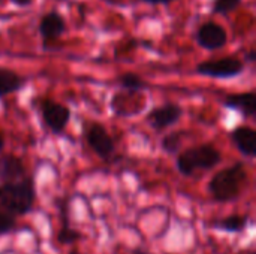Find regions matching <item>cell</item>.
I'll use <instances>...</instances> for the list:
<instances>
[{
	"label": "cell",
	"mask_w": 256,
	"mask_h": 254,
	"mask_svg": "<svg viewBox=\"0 0 256 254\" xmlns=\"http://www.w3.org/2000/svg\"><path fill=\"white\" fill-rule=\"evenodd\" d=\"M249 181V172L243 162H236L225 169L218 171L208 181L207 192L219 204L237 201Z\"/></svg>",
	"instance_id": "obj_1"
},
{
	"label": "cell",
	"mask_w": 256,
	"mask_h": 254,
	"mask_svg": "<svg viewBox=\"0 0 256 254\" xmlns=\"http://www.w3.org/2000/svg\"><path fill=\"white\" fill-rule=\"evenodd\" d=\"M36 201V183L26 177L16 183L0 184V208L14 217H22L33 210Z\"/></svg>",
	"instance_id": "obj_2"
},
{
	"label": "cell",
	"mask_w": 256,
	"mask_h": 254,
	"mask_svg": "<svg viewBox=\"0 0 256 254\" xmlns=\"http://www.w3.org/2000/svg\"><path fill=\"white\" fill-rule=\"evenodd\" d=\"M222 162V153L213 144H201L177 154L176 166L180 175L192 177L196 171H210Z\"/></svg>",
	"instance_id": "obj_3"
},
{
	"label": "cell",
	"mask_w": 256,
	"mask_h": 254,
	"mask_svg": "<svg viewBox=\"0 0 256 254\" xmlns=\"http://www.w3.org/2000/svg\"><path fill=\"white\" fill-rule=\"evenodd\" d=\"M246 69L243 60L236 55H225L220 58L204 60L196 64L195 72L201 76L214 79H232L240 76Z\"/></svg>",
	"instance_id": "obj_4"
},
{
	"label": "cell",
	"mask_w": 256,
	"mask_h": 254,
	"mask_svg": "<svg viewBox=\"0 0 256 254\" xmlns=\"http://www.w3.org/2000/svg\"><path fill=\"white\" fill-rule=\"evenodd\" d=\"M84 138L90 150L102 160H110L116 151V144L106 127L98 121L84 124Z\"/></svg>",
	"instance_id": "obj_5"
},
{
	"label": "cell",
	"mask_w": 256,
	"mask_h": 254,
	"mask_svg": "<svg viewBox=\"0 0 256 254\" xmlns=\"http://www.w3.org/2000/svg\"><path fill=\"white\" fill-rule=\"evenodd\" d=\"M39 111L45 126L54 135H62L72 117L69 106L50 97H44L39 100Z\"/></svg>",
	"instance_id": "obj_6"
},
{
	"label": "cell",
	"mask_w": 256,
	"mask_h": 254,
	"mask_svg": "<svg viewBox=\"0 0 256 254\" xmlns=\"http://www.w3.org/2000/svg\"><path fill=\"white\" fill-rule=\"evenodd\" d=\"M184 109L176 102H166L164 105L154 106L146 115V123L156 132H164L180 121Z\"/></svg>",
	"instance_id": "obj_7"
},
{
	"label": "cell",
	"mask_w": 256,
	"mask_h": 254,
	"mask_svg": "<svg viewBox=\"0 0 256 254\" xmlns=\"http://www.w3.org/2000/svg\"><path fill=\"white\" fill-rule=\"evenodd\" d=\"M38 31L42 39V48L50 49V45L58 40L64 34L66 21L58 10L52 9L40 16L38 24Z\"/></svg>",
	"instance_id": "obj_8"
},
{
	"label": "cell",
	"mask_w": 256,
	"mask_h": 254,
	"mask_svg": "<svg viewBox=\"0 0 256 254\" xmlns=\"http://www.w3.org/2000/svg\"><path fill=\"white\" fill-rule=\"evenodd\" d=\"M195 42L198 46L207 51L222 49L228 43V33L225 27L214 21H207L201 24L195 31Z\"/></svg>",
	"instance_id": "obj_9"
},
{
	"label": "cell",
	"mask_w": 256,
	"mask_h": 254,
	"mask_svg": "<svg viewBox=\"0 0 256 254\" xmlns=\"http://www.w3.org/2000/svg\"><path fill=\"white\" fill-rule=\"evenodd\" d=\"M222 105L228 109L240 112L244 118L256 117V93L255 91H242V93H230L224 97Z\"/></svg>",
	"instance_id": "obj_10"
},
{
	"label": "cell",
	"mask_w": 256,
	"mask_h": 254,
	"mask_svg": "<svg viewBox=\"0 0 256 254\" xmlns=\"http://www.w3.org/2000/svg\"><path fill=\"white\" fill-rule=\"evenodd\" d=\"M230 138L242 156L254 159L256 156V130L252 126L242 124L231 130Z\"/></svg>",
	"instance_id": "obj_11"
},
{
	"label": "cell",
	"mask_w": 256,
	"mask_h": 254,
	"mask_svg": "<svg viewBox=\"0 0 256 254\" xmlns=\"http://www.w3.org/2000/svg\"><path fill=\"white\" fill-rule=\"evenodd\" d=\"M27 177V168L21 157L4 154L0 157V184L16 183Z\"/></svg>",
	"instance_id": "obj_12"
},
{
	"label": "cell",
	"mask_w": 256,
	"mask_h": 254,
	"mask_svg": "<svg viewBox=\"0 0 256 254\" xmlns=\"http://www.w3.org/2000/svg\"><path fill=\"white\" fill-rule=\"evenodd\" d=\"M58 210H60V231H58V235H57V241L58 244L62 246H70V244H75L80 238H81V234L75 229H72L70 226V216H69V201L68 199H63L60 204H58Z\"/></svg>",
	"instance_id": "obj_13"
},
{
	"label": "cell",
	"mask_w": 256,
	"mask_h": 254,
	"mask_svg": "<svg viewBox=\"0 0 256 254\" xmlns=\"http://www.w3.org/2000/svg\"><path fill=\"white\" fill-rule=\"evenodd\" d=\"M250 225V219L246 214H231L225 219L216 220L212 223V228L225 232V234H243L248 231Z\"/></svg>",
	"instance_id": "obj_14"
},
{
	"label": "cell",
	"mask_w": 256,
	"mask_h": 254,
	"mask_svg": "<svg viewBox=\"0 0 256 254\" xmlns=\"http://www.w3.org/2000/svg\"><path fill=\"white\" fill-rule=\"evenodd\" d=\"M27 79L9 67L0 66V97L14 94L24 88Z\"/></svg>",
	"instance_id": "obj_15"
},
{
	"label": "cell",
	"mask_w": 256,
	"mask_h": 254,
	"mask_svg": "<svg viewBox=\"0 0 256 254\" xmlns=\"http://www.w3.org/2000/svg\"><path fill=\"white\" fill-rule=\"evenodd\" d=\"M118 85L128 93H140L148 88V82L135 72H124L117 78Z\"/></svg>",
	"instance_id": "obj_16"
},
{
	"label": "cell",
	"mask_w": 256,
	"mask_h": 254,
	"mask_svg": "<svg viewBox=\"0 0 256 254\" xmlns=\"http://www.w3.org/2000/svg\"><path fill=\"white\" fill-rule=\"evenodd\" d=\"M183 138H184L183 130H172V132L166 133L160 141L162 151L170 154V156H177L182 145H183Z\"/></svg>",
	"instance_id": "obj_17"
},
{
	"label": "cell",
	"mask_w": 256,
	"mask_h": 254,
	"mask_svg": "<svg viewBox=\"0 0 256 254\" xmlns=\"http://www.w3.org/2000/svg\"><path fill=\"white\" fill-rule=\"evenodd\" d=\"M243 0H213L212 10L219 15H228L242 6Z\"/></svg>",
	"instance_id": "obj_18"
},
{
	"label": "cell",
	"mask_w": 256,
	"mask_h": 254,
	"mask_svg": "<svg viewBox=\"0 0 256 254\" xmlns=\"http://www.w3.org/2000/svg\"><path fill=\"white\" fill-rule=\"evenodd\" d=\"M15 228H16L15 217L0 208V237L12 234L15 231Z\"/></svg>",
	"instance_id": "obj_19"
},
{
	"label": "cell",
	"mask_w": 256,
	"mask_h": 254,
	"mask_svg": "<svg viewBox=\"0 0 256 254\" xmlns=\"http://www.w3.org/2000/svg\"><path fill=\"white\" fill-rule=\"evenodd\" d=\"M12 4L18 6V7H28L33 4V0H9Z\"/></svg>",
	"instance_id": "obj_20"
},
{
	"label": "cell",
	"mask_w": 256,
	"mask_h": 254,
	"mask_svg": "<svg viewBox=\"0 0 256 254\" xmlns=\"http://www.w3.org/2000/svg\"><path fill=\"white\" fill-rule=\"evenodd\" d=\"M244 61H249V63H255L256 61V52L255 49H249L246 54H244Z\"/></svg>",
	"instance_id": "obj_21"
},
{
	"label": "cell",
	"mask_w": 256,
	"mask_h": 254,
	"mask_svg": "<svg viewBox=\"0 0 256 254\" xmlns=\"http://www.w3.org/2000/svg\"><path fill=\"white\" fill-rule=\"evenodd\" d=\"M138 1L148 3V4H168V3L176 1V0H138Z\"/></svg>",
	"instance_id": "obj_22"
},
{
	"label": "cell",
	"mask_w": 256,
	"mask_h": 254,
	"mask_svg": "<svg viewBox=\"0 0 256 254\" xmlns=\"http://www.w3.org/2000/svg\"><path fill=\"white\" fill-rule=\"evenodd\" d=\"M132 254H153V253H150V252H147V250H144V249H141V247H136V249H134V250H132Z\"/></svg>",
	"instance_id": "obj_23"
},
{
	"label": "cell",
	"mask_w": 256,
	"mask_h": 254,
	"mask_svg": "<svg viewBox=\"0 0 256 254\" xmlns=\"http://www.w3.org/2000/svg\"><path fill=\"white\" fill-rule=\"evenodd\" d=\"M237 254H256L254 249H246V250H240Z\"/></svg>",
	"instance_id": "obj_24"
},
{
	"label": "cell",
	"mask_w": 256,
	"mask_h": 254,
	"mask_svg": "<svg viewBox=\"0 0 256 254\" xmlns=\"http://www.w3.org/2000/svg\"><path fill=\"white\" fill-rule=\"evenodd\" d=\"M3 148H4V138H3V133L0 130V153L3 151Z\"/></svg>",
	"instance_id": "obj_25"
},
{
	"label": "cell",
	"mask_w": 256,
	"mask_h": 254,
	"mask_svg": "<svg viewBox=\"0 0 256 254\" xmlns=\"http://www.w3.org/2000/svg\"><path fill=\"white\" fill-rule=\"evenodd\" d=\"M56 1H66V0H56Z\"/></svg>",
	"instance_id": "obj_26"
}]
</instances>
